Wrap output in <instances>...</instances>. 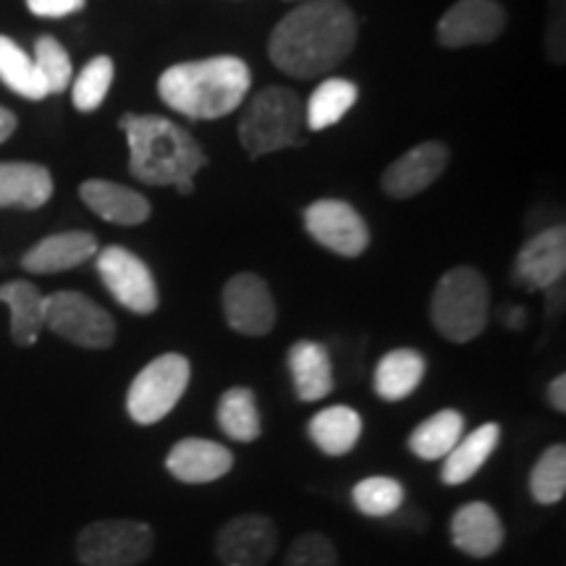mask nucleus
Here are the masks:
<instances>
[{
  "label": "nucleus",
  "instance_id": "14",
  "mask_svg": "<svg viewBox=\"0 0 566 566\" xmlns=\"http://www.w3.org/2000/svg\"><path fill=\"white\" fill-rule=\"evenodd\" d=\"M566 271V231L564 226L535 233L527 239L514 260V279L527 289H546L562 283Z\"/></svg>",
  "mask_w": 566,
  "mask_h": 566
},
{
  "label": "nucleus",
  "instance_id": "29",
  "mask_svg": "<svg viewBox=\"0 0 566 566\" xmlns=\"http://www.w3.org/2000/svg\"><path fill=\"white\" fill-rule=\"evenodd\" d=\"M0 82L11 92L27 97V101H42L48 97V87L42 82L34 59H30L21 48L6 34H0Z\"/></svg>",
  "mask_w": 566,
  "mask_h": 566
},
{
  "label": "nucleus",
  "instance_id": "1",
  "mask_svg": "<svg viewBox=\"0 0 566 566\" xmlns=\"http://www.w3.org/2000/svg\"><path fill=\"white\" fill-rule=\"evenodd\" d=\"M357 42V19L342 0H310L279 21L268 42L275 69L317 80L342 66Z\"/></svg>",
  "mask_w": 566,
  "mask_h": 566
},
{
  "label": "nucleus",
  "instance_id": "16",
  "mask_svg": "<svg viewBox=\"0 0 566 566\" xmlns=\"http://www.w3.org/2000/svg\"><path fill=\"white\" fill-rule=\"evenodd\" d=\"M451 543L457 551L472 558H491L506 541L504 522L499 512L485 501H470L451 514L449 522Z\"/></svg>",
  "mask_w": 566,
  "mask_h": 566
},
{
  "label": "nucleus",
  "instance_id": "9",
  "mask_svg": "<svg viewBox=\"0 0 566 566\" xmlns=\"http://www.w3.org/2000/svg\"><path fill=\"white\" fill-rule=\"evenodd\" d=\"M97 273L113 300L134 315H153L160 304L150 268L126 247L111 244L95 254Z\"/></svg>",
  "mask_w": 566,
  "mask_h": 566
},
{
  "label": "nucleus",
  "instance_id": "23",
  "mask_svg": "<svg viewBox=\"0 0 566 566\" xmlns=\"http://www.w3.org/2000/svg\"><path fill=\"white\" fill-rule=\"evenodd\" d=\"M45 300L30 281H9L0 286V302L11 310V338L17 346H32L45 328Z\"/></svg>",
  "mask_w": 566,
  "mask_h": 566
},
{
  "label": "nucleus",
  "instance_id": "12",
  "mask_svg": "<svg viewBox=\"0 0 566 566\" xmlns=\"http://www.w3.org/2000/svg\"><path fill=\"white\" fill-rule=\"evenodd\" d=\"M223 313L237 334L252 338L271 334L279 317L271 286L258 273H237L226 281Z\"/></svg>",
  "mask_w": 566,
  "mask_h": 566
},
{
  "label": "nucleus",
  "instance_id": "27",
  "mask_svg": "<svg viewBox=\"0 0 566 566\" xmlns=\"http://www.w3.org/2000/svg\"><path fill=\"white\" fill-rule=\"evenodd\" d=\"M218 428L223 430L231 441L252 443L263 433V417H260L258 396L252 388L233 386L218 399Z\"/></svg>",
  "mask_w": 566,
  "mask_h": 566
},
{
  "label": "nucleus",
  "instance_id": "5",
  "mask_svg": "<svg viewBox=\"0 0 566 566\" xmlns=\"http://www.w3.org/2000/svg\"><path fill=\"white\" fill-rule=\"evenodd\" d=\"M304 126V103L289 87H265L247 103L239 122V139L250 158L300 145Z\"/></svg>",
  "mask_w": 566,
  "mask_h": 566
},
{
  "label": "nucleus",
  "instance_id": "38",
  "mask_svg": "<svg viewBox=\"0 0 566 566\" xmlns=\"http://www.w3.org/2000/svg\"><path fill=\"white\" fill-rule=\"evenodd\" d=\"M504 321H506L509 328H516V331H520V328H525L527 315H525V310H522V307H514V310H506V317H504Z\"/></svg>",
  "mask_w": 566,
  "mask_h": 566
},
{
  "label": "nucleus",
  "instance_id": "32",
  "mask_svg": "<svg viewBox=\"0 0 566 566\" xmlns=\"http://www.w3.org/2000/svg\"><path fill=\"white\" fill-rule=\"evenodd\" d=\"M113 74H116V69H113V61L108 55L92 59L74 80V87H71V103H74V108L82 113L101 108L113 84Z\"/></svg>",
  "mask_w": 566,
  "mask_h": 566
},
{
  "label": "nucleus",
  "instance_id": "4",
  "mask_svg": "<svg viewBox=\"0 0 566 566\" xmlns=\"http://www.w3.org/2000/svg\"><path fill=\"white\" fill-rule=\"evenodd\" d=\"M491 317V289L478 268H451L436 283L430 321L446 342L467 344L483 334Z\"/></svg>",
  "mask_w": 566,
  "mask_h": 566
},
{
  "label": "nucleus",
  "instance_id": "10",
  "mask_svg": "<svg viewBox=\"0 0 566 566\" xmlns=\"http://www.w3.org/2000/svg\"><path fill=\"white\" fill-rule=\"evenodd\" d=\"M304 229L317 244L342 258H359L370 247L365 218L344 200H317L304 210Z\"/></svg>",
  "mask_w": 566,
  "mask_h": 566
},
{
  "label": "nucleus",
  "instance_id": "19",
  "mask_svg": "<svg viewBox=\"0 0 566 566\" xmlns=\"http://www.w3.org/2000/svg\"><path fill=\"white\" fill-rule=\"evenodd\" d=\"M80 197L95 216H101L103 221L116 226H139L145 223L153 212L147 197H142L137 189H129L116 181H84L80 187Z\"/></svg>",
  "mask_w": 566,
  "mask_h": 566
},
{
  "label": "nucleus",
  "instance_id": "34",
  "mask_svg": "<svg viewBox=\"0 0 566 566\" xmlns=\"http://www.w3.org/2000/svg\"><path fill=\"white\" fill-rule=\"evenodd\" d=\"M283 566H338V551L323 533H304L289 546Z\"/></svg>",
  "mask_w": 566,
  "mask_h": 566
},
{
  "label": "nucleus",
  "instance_id": "13",
  "mask_svg": "<svg viewBox=\"0 0 566 566\" xmlns=\"http://www.w3.org/2000/svg\"><path fill=\"white\" fill-rule=\"evenodd\" d=\"M506 30V11L495 0H459L438 21V42L443 48L485 45Z\"/></svg>",
  "mask_w": 566,
  "mask_h": 566
},
{
  "label": "nucleus",
  "instance_id": "30",
  "mask_svg": "<svg viewBox=\"0 0 566 566\" xmlns=\"http://www.w3.org/2000/svg\"><path fill=\"white\" fill-rule=\"evenodd\" d=\"M352 501L357 506V512L365 516H373V520H386V516H394L396 512L405 509L407 491L405 485L396 478H365L354 485Z\"/></svg>",
  "mask_w": 566,
  "mask_h": 566
},
{
  "label": "nucleus",
  "instance_id": "36",
  "mask_svg": "<svg viewBox=\"0 0 566 566\" xmlns=\"http://www.w3.org/2000/svg\"><path fill=\"white\" fill-rule=\"evenodd\" d=\"M548 405L556 412H566V375H556L548 384Z\"/></svg>",
  "mask_w": 566,
  "mask_h": 566
},
{
  "label": "nucleus",
  "instance_id": "22",
  "mask_svg": "<svg viewBox=\"0 0 566 566\" xmlns=\"http://www.w3.org/2000/svg\"><path fill=\"white\" fill-rule=\"evenodd\" d=\"M501 428L495 422H483L470 436L459 438V443L443 457L441 480L443 485H464L483 470V464L499 449Z\"/></svg>",
  "mask_w": 566,
  "mask_h": 566
},
{
  "label": "nucleus",
  "instance_id": "2",
  "mask_svg": "<svg viewBox=\"0 0 566 566\" xmlns=\"http://www.w3.org/2000/svg\"><path fill=\"white\" fill-rule=\"evenodd\" d=\"M129 139V171L150 187H174L179 195L195 192V174L205 168V153L184 126L163 116L126 113L118 124Z\"/></svg>",
  "mask_w": 566,
  "mask_h": 566
},
{
  "label": "nucleus",
  "instance_id": "37",
  "mask_svg": "<svg viewBox=\"0 0 566 566\" xmlns=\"http://www.w3.org/2000/svg\"><path fill=\"white\" fill-rule=\"evenodd\" d=\"M13 132H17V116H13L9 108L0 105V145H3L6 139H11Z\"/></svg>",
  "mask_w": 566,
  "mask_h": 566
},
{
  "label": "nucleus",
  "instance_id": "3",
  "mask_svg": "<svg viewBox=\"0 0 566 566\" xmlns=\"http://www.w3.org/2000/svg\"><path fill=\"white\" fill-rule=\"evenodd\" d=\"M250 82V69L242 59L216 55L163 71L158 95L168 108L192 122H212L229 116L244 103Z\"/></svg>",
  "mask_w": 566,
  "mask_h": 566
},
{
  "label": "nucleus",
  "instance_id": "26",
  "mask_svg": "<svg viewBox=\"0 0 566 566\" xmlns=\"http://www.w3.org/2000/svg\"><path fill=\"white\" fill-rule=\"evenodd\" d=\"M464 436V415L457 409H441V412L424 417L407 438V449L422 462H438L449 454Z\"/></svg>",
  "mask_w": 566,
  "mask_h": 566
},
{
  "label": "nucleus",
  "instance_id": "17",
  "mask_svg": "<svg viewBox=\"0 0 566 566\" xmlns=\"http://www.w3.org/2000/svg\"><path fill=\"white\" fill-rule=\"evenodd\" d=\"M168 472L187 485H208L226 478L233 467L229 446L210 438H181L166 457Z\"/></svg>",
  "mask_w": 566,
  "mask_h": 566
},
{
  "label": "nucleus",
  "instance_id": "33",
  "mask_svg": "<svg viewBox=\"0 0 566 566\" xmlns=\"http://www.w3.org/2000/svg\"><path fill=\"white\" fill-rule=\"evenodd\" d=\"M34 66L45 82L48 95H59L71 84V59L66 48L51 34L34 42Z\"/></svg>",
  "mask_w": 566,
  "mask_h": 566
},
{
  "label": "nucleus",
  "instance_id": "31",
  "mask_svg": "<svg viewBox=\"0 0 566 566\" xmlns=\"http://www.w3.org/2000/svg\"><path fill=\"white\" fill-rule=\"evenodd\" d=\"M530 495L543 506H554L566 495V446L556 443L543 451L530 470Z\"/></svg>",
  "mask_w": 566,
  "mask_h": 566
},
{
  "label": "nucleus",
  "instance_id": "21",
  "mask_svg": "<svg viewBox=\"0 0 566 566\" xmlns=\"http://www.w3.org/2000/svg\"><path fill=\"white\" fill-rule=\"evenodd\" d=\"M53 197V176L40 163H0V208L38 210Z\"/></svg>",
  "mask_w": 566,
  "mask_h": 566
},
{
  "label": "nucleus",
  "instance_id": "6",
  "mask_svg": "<svg viewBox=\"0 0 566 566\" xmlns=\"http://www.w3.org/2000/svg\"><path fill=\"white\" fill-rule=\"evenodd\" d=\"M189 378H192V365L184 354H160L134 375L126 394V412L137 424L160 422L181 401Z\"/></svg>",
  "mask_w": 566,
  "mask_h": 566
},
{
  "label": "nucleus",
  "instance_id": "25",
  "mask_svg": "<svg viewBox=\"0 0 566 566\" xmlns=\"http://www.w3.org/2000/svg\"><path fill=\"white\" fill-rule=\"evenodd\" d=\"M307 436L323 454L346 457L363 436V417L357 409L344 405L325 407L310 420Z\"/></svg>",
  "mask_w": 566,
  "mask_h": 566
},
{
  "label": "nucleus",
  "instance_id": "28",
  "mask_svg": "<svg viewBox=\"0 0 566 566\" xmlns=\"http://www.w3.org/2000/svg\"><path fill=\"white\" fill-rule=\"evenodd\" d=\"M359 90L357 84L349 80H338V76H331L317 84V90L310 95L307 105H304V124L313 132H323L328 126L342 122L357 103Z\"/></svg>",
  "mask_w": 566,
  "mask_h": 566
},
{
  "label": "nucleus",
  "instance_id": "15",
  "mask_svg": "<svg viewBox=\"0 0 566 566\" xmlns=\"http://www.w3.org/2000/svg\"><path fill=\"white\" fill-rule=\"evenodd\" d=\"M446 163H449L446 145H441V142H422V145L412 147L386 168L380 187L388 197L409 200V197L424 192L430 184H436L438 176L446 171Z\"/></svg>",
  "mask_w": 566,
  "mask_h": 566
},
{
  "label": "nucleus",
  "instance_id": "18",
  "mask_svg": "<svg viewBox=\"0 0 566 566\" xmlns=\"http://www.w3.org/2000/svg\"><path fill=\"white\" fill-rule=\"evenodd\" d=\"M97 252H101V247H97V239L90 231H63L40 239L38 244L30 247L21 258V268L27 273L53 275L84 265Z\"/></svg>",
  "mask_w": 566,
  "mask_h": 566
},
{
  "label": "nucleus",
  "instance_id": "35",
  "mask_svg": "<svg viewBox=\"0 0 566 566\" xmlns=\"http://www.w3.org/2000/svg\"><path fill=\"white\" fill-rule=\"evenodd\" d=\"M87 0H27V9L40 19H63L82 11Z\"/></svg>",
  "mask_w": 566,
  "mask_h": 566
},
{
  "label": "nucleus",
  "instance_id": "7",
  "mask_svg": "<svg viewBox=\"0 0 566 566\" xmlns=\"http://www.w3.org/2000/svg\"><path fill=\"white\" fill-rule=\"evenodd\" d=\"M155 533L142 520H97L76 535L84 566H137L153 556Z\"/></svg>",
  "mask_w": 566,
  "mask_h": 566
},
{
  "label": "nucleus",
  "instance_id": "20",
  "mask_svg": "<svg viewBox=\"0 0 566 566\" xmlns=\"http://www.w3.org/2000/svg\"><path fill=\"white\" fill-rule=\"evenodd\" d=\"M289 373H292L296 399L307 405L334 391V367L323 344L307 342V338L296 342L289 349Z\"/></svg>",
  "mask_w": 566,
  "mask_h": 566
},
{
  "label": "nucleus",
  "instance_id": "24",
  "mask_svg": "<svg viewBox=\"0 0 566 566\" xmlns=\"http://www.w3.org/2000/svg\"><path fill=\"white\" fill-rule=\"evenodd\" d=\"M424 373H428V363L417 349L388 352L375 367V394L384 401L409 399L417 391V386L422 384Z\"/></svg>",
  "mask_w": 566,
  "mask_h": 566
},
{
  "label": "nucleus",
  "instance_id": "11",
  "mask_svg": "<svg viewBox=\"0 0 566 566\" xmlns=\"http://www.w3.org/2000/svg\"><path fill=\"white\" fill-rule=\"evenodd\" d=\"M279 551V527L271 516H233L216 535V556L223 566H265Z\"/></svg>",
  "mask_w": 566,
  "mask_h": 566
},
{
  "label": "nucleus",
  "instance_id": "8",
  "mask_svg": "<svg viewBox=\"0 0 566 566\" xmlns=\"http://www.w3.org/2000/svg\"><path fill=\"white\" fill-rule=\"evenodd\" d=\"M45 328L82 349H108L116 342V321L82 292H55L45 300Z\"/></svg>",
  "mask_w": 566,
  "mask_h": 566
}]
</instances>
